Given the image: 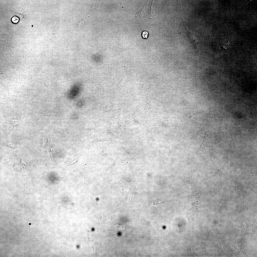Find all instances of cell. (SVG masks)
<instances>
[{"instance_id":"cell-5","label":"cell","mask_w":257,"mask_h":257,"mask_svg":"<svg viewBox=\"0 0 257 257\" xmlns=\"http://www.w3.org/2000/svg\"><path fill=\"white\" fill-rule=\"evenodd\" d=\"M217 120L211 114H207L202 117L197 122L198 125L206 126L212 124Z\"/></svg>"},{"instance_id":"cell-9","label":"cell","mask_w":257,"mask_h":257,"mask_svg":"<svg viewBox=\"0 0 257 257\" xmlns=\"http://www.w3.org/2000/svg\"><path fill=\"white\" fill-rule=\"evenodd\" d=\"M220 133H224L223 132H217L213 131L211 130H208V131H207L205 130V134L203 138V142L199 149H201L202 145L206 140H207L209 137L215 134Z\"/></svg>"},{"instance_id":"cell-8","label":"cell","mask_w":257,"mask_h":257,"mask_svg":"<svg viewBox=\"0 0 257 257\" xmlns=\"http://www.w3.org/2000/svg\"><path fill=\"white\" fill-rule=\"evenodd\" d=\"M21 122L20 120L10 119L8 122L6 129L8 131L11 130L14 127L19 124Z\"/></svg>"},{"instance_id":"cell-7","label":"cell","mask_w":257,"mask_h":257,"mask_svg":"<svg viewBox=\"0 0 257 257\" xmlns=\"http://www.w3.org/2000/svg\"><path fill=\"white\" fill-rule=\"evenodd\" d=\"M237 189L239 194L242 202L244 203L245 199L244 193V187L241 182H237Z\"/></svg>"},{"instance_id":"cell-2","label":"cell","mask_w":257,"mask_h":257,"mask_svg":"<svg viewBox=\"0 0 257 257\" xmlns=\"http://www.w3.org/2000/svg\"><path fill=\"white\" fill-rule=\"evenodd\" d=\"M205 165V163L199 168L195 170L190 171L187 174L186 178L183 184L176 191L187 184L196 183L198 181L200 173L204 169Z\"/></svg>"},{"instance_id":"cell-6","label":"cell","mask_w":257,"mask_h":257,"mask_svg":"<svg viewBox=\"0 0 257 257\" xmlns=\"http://www.w3.org/2000/svg\"><path fill=\"white\" fill-rule=\"evenodd\" d=\"M193 245L188 246L191 248L193 253L198 255L200 253L203 249L201 243H193Z\"/></svg>"},{"instance_id":"cell-10","label":"cell","mask_w":257,"mask_h":257,"mask_svg":"<svg viewBox=\"0 0 257 257\" xmlns=\"http://www.w3.org/2000/svg\"><path fill=\"white\" fill-rule=\"evenodd\" d=\"M203 151V149H198L191 156L190 158L191 163L195 159L198 157Z\"/></svg>"},{"instance_id":"cell-13","label":"cell","mask_w":257,"mask_h":257,"mask_svg":"<svg viewBox=\"0 0 257 257\" xmlns=\"http://www.w3.org/2000/svg\"><path fill=\"white\" fill-rule=\"evenodd\" d=\"M148 32L147 31H143L142 33V36L143 38L147 39L148 36Z\"/></svg>"},{"instance_id":"cell-3","label":"cell","mask_w":257,"mask_h":257,"mask_svg":"<svg viewBox=\"0 0 257 257\" xmlns=\"http://www.w3.org/2000/svg\"><path fill=\"white\" fill-rule=\"evenodd\" d=\"M191 195L193 205L196 209L199 208L200 204L203 201V195L201 187L198 184L193 190Z\"/></svg>"},{"instance_id":"cell-11","label":"cell","mask_w":257,"mask_h":257,"mask_svg":"<svg viewBox=\"0 0 257 257\" xmlns=\"http://www.w3.org/2000/svg\"><path fill=\"white\" fill-rule=\"evenodd\" d=\"M20 20L19 17L16 16H14L11 18V21L13 24H17L19 22Z\"/></svg>"},{"instance_id":"cell-14","label":"cell","mask_w":257,"mask_h":257,"mask_svg":"<svg viewBox=\"0 0 257 257\" xmlns=\"http://www.w3.org/2000/svg\"><path fill=\"white\" fill-rule=\"evenodd\" d=\"M30 223H29V225H30Z\"/></svg>"},{"instance_id":"cell-1","label":"cell","mask_w":257,"mask_h":257,"mask_svg":"<svg viewBox=\"0 0 257 257\" xmlns=\"http://www.w3.org/2000/svg\"><path fill=\"white\" fill-rule=\"evenodd\" d=\"M182 19L184 25V32L188 45L196 53L202 63H204V62L205 63L206 61L203 54L202 44L200 38L198 35L192 33L188 29L184 20L183 18Z\"/></svg>"},{"instance_id":"cell-4","label":"cell","mask_w":257,"mask_h":257,"mask_svg":"<svg viewBox=\"0 0 257 257\" xmlns=\"http://www.w3.org/2000/svg\"><path fill=\"white\" fill-rule=\"evenodd\" d=\"M229 159L227 155L226 161L222 168L218 169L217 172L211 176V177H222L226 175L228 173V171L229 167Z\"/></svg>"},{"instance_id":"cell-12","label":"cell","mask_w":257,"mask_h":257,"mask_svg":"<svg viewBox=\"0 0 257 257\" xmlns=\"http://www.w3.org/2000/svg\"><path fill=\"white\" fill-rule=\"evenodd\" d=\"M5 145L9 147L12 148H15L19 147V145L13 143H9L5 144Z\"/></svg>"}]
</instances>
